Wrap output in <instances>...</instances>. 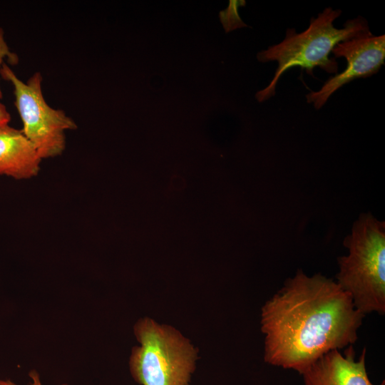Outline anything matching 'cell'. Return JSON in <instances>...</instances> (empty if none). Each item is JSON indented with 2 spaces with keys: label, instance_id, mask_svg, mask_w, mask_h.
<instances>
[{
  "label": "cell",
  "instance_id": "6",
  "mask_svg": "<svg viewBox=\"0 0 385 385\" xmlns=\"http://www.w3.org/2000/svg\"><path fill=\"white\" fill-rule=\"evenodd\" d=\"M332 53L344 57L347 64L341 73L329 78L317 91L306 95L307 101L320 109L339 88L350 81L376 73L384 63L385 36H370L346 40L337 44Z\"/></svg>",
  "mask_w": 385,
  "mask_h": 385
},
{
  "label": "cell",
  "instance_id": "3",
  "mask_svg": "<svg viewBox=\"0 0 385 385\" xmlns=\"http://www.w3.org/2000/svg\"><path fill=\"white\" fill-rule=\"evenodd\" d=\"M348 255L338 258L337 283L361 313L385 312V222L361 214L344 241Z\"/></svg>",
  "mask_w": 385,
  "mask_h": 385
},
{
  "label": "cell",
  "instance_id": "5",
  "mask_svg": "<svg viewBox=\"0 0 385 385\" xmlns=\"http://www.w3.org/2000/svg\"><path fill=\"white\" fill-rule=\"evenodd\" d=\"M0 75L13 86L14 104L23 123L21 130L39 157L60 155L66 148L65 131L78 126L63 111L47 104L41 90V74L36 72L25 83L4 62L0 66Z\"/></svg>",
  "mask_w": 385,
  "mask_h": 385
},
{
  "label": "cell",
  "instance_id": "9",
  "mask_svg": "<svg viewBox=\"0 0 385 385\" xmlns=\"http://www.w3.org/2000/svg\"><path fill=\"white\" fill-rule=\"evenodd\" d=\"M245 4V1H230L229 6L219 13L220 21L226 33L237 28L247 26L242 21L237 14V7Z\"/></svg>",
  "mask_w": 385,
  "mask_h": 385
},
{
  "label": "cell",
  "instance_id": "7",
  "mask_svg": "<svg viewBox=\"0 0 385 385\" xmlns=\"http://www.w3.org/2000/svg\"><path fill=\"white\" fill-rule=\"evenodd\" d=\"M355 356L352 345L344 355L337 349L324 354L302 374L304 385H374L366 369V348L358 360Z\"/></svg>",
  "mask_w": 385,
  "mask_h": 385
},
{
  "label": "cell",
  "instance_id": "8",
  "mask_svg": "<svg viewBox=\"0 0 385 385\" xmlns=\"http://www.w3.org/2000/svg\"><path fill=\"white\" fill-rule=\"evenodd\" d=\"M41 160L21 130L9 123L0 125L1 175L29 179L38 175Z\"/></svg>",
  "mask_w": 385,
  "mask_h": 385
},
{
  "label": "cell",
  "instance_id": "2",
  "mask_svg": "<svg viewBox=\"0 0 385 385\" xmlns=\"http://www.w3.org/2000/svg\"><path fill=\"white\" fill-rule=\"evenodd\" d=\"M341 14L340 9L326 8L317 18L310 20L305 31L297 33L295 29H288L282 41L257 53L260 62L275 61L278 63L269 85L256 93L258 102L274 96L279 78L291 68L299 66L311 75L315 67L329 73H338L337 61L329 57L334 46L346 40L372 35L366 20L361 16L346 21L342 29L335 28L334 21Z\"/></svg>",
  "mask_w": 385,
  "mask_h": 385
},
{
  "label": "cell",
  "instance_id": "12",
  "mask_svg": "<svg viewBox=\"0 0 385 385\" xmlns=\"http://www.w3.org/2000/svg\"><path fill=\"white\" fill-rule=\"evenodd\" d=\"M11 115L5 106L0 102V125L9 123Z\"/></svg>",
  "mask_w": 385,
  "mask_h": 385
},
{
  "label": "cell",
  "instance_id": "4",
  "mask_svg": "<svg viewBox=\"0 0 385 385\" xmlns=\"http://www.w3.org/2000/svg\"><path fill=\"white\" fill-rule=\"evenodd\" d=\"M139 343L129 369L140 385H191L197 354L190 342L171 326L145 317L134 326Z\"/></svg>",
  "mask_w": 385,
  "mask_h": 385
},
{
  "label": "cell",
  "instance_id": "1",
  "mask_svg": "<svg viewBox=\"0 0 385 385\" xmlns=\"http://www.w3.org/2000/svg\"><path fill=\"white\" fill-rule=\"evenodd\" d=\"M364 316L337 282L299 270L262 308L264 359L302 374L324 354L352 345Z\"/></svg>",
  "mask_w": 385,
  "mask_h": 385
},
{
  "label": "cell",
  "instance_id": "11",
  "mask_svg": "<svg viewBox=\"0 0 385 385\" xmlns=\"http://www.w3.org/2000/svg\"><path fill=\"white\" fill-rule=\"evenodd\" d=\"M31 379V385H43L41 383L39 374L36 370H31L29 374ZM0 385H16L15 383L9 379L3 380L0 379ZM58 385H68L67 384H61Z\"/></svg>",
  "mask_w": 385,
  "mask_h": 385
},
{
  "label": "cell",
  "instance_id": "10",
  "mask_svg": "<svg viewBox=\"0 0 385 385\" xmlns=\"http://www.w3.org/2000/svg\"><path fill=\"white\" fill-rule=\"evenodd\" d=\"M5 59L10 65H16L19 62L17 55L10 50L5 40L4 29L0 27V66L4 63ZM2 97L3 93L0 87V98Z\"/></svg>",
  "mask_w": 385,
  "mask_h": 385
}]
</instances>
